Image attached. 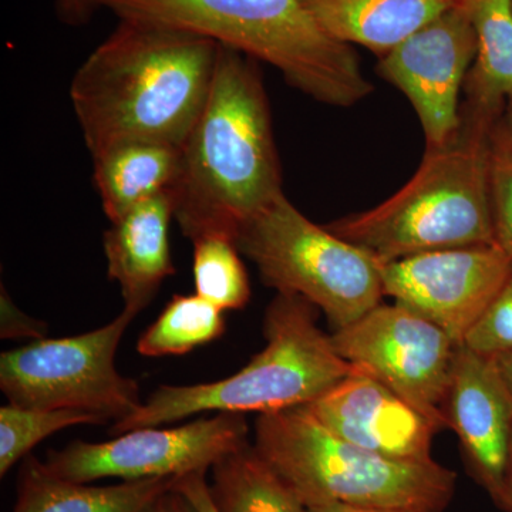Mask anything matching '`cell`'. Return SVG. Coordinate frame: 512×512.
I'll return each instance as SVG.
<instances>
[{"label":"cell","instance_id":"obj_1","mask_svg":"<svg viewBox=\"0 0 512 512\" xmlns=\"http://www.w3.org/2000/svg\"><path fill=\"white\" fill-rule=\"evenodd\" d=\"M218 49L185 30L120 19L70 86L87 150L128 140L183 147L207 103Z\"/></svg>","mask_w":512,"mask_h":512},{"label":"cell","instance_id":"obj_2","mask_svg":"<svg viewBox=\"0 0 512 512\" xmlns=\"http://www.w3.org/2000/svg\"><path fill=\"white\" fill-rule=\"evenodd\" d=\"M282 191L271 109L255 60L220 45L207 103L183 144L171 191L174 220L191 242L235 241Z\"/></svg>","mask_w":512,"mask_h":512},{"label":"cell","instance_id":"obj_3","mask_svg":"<svg viewBox=\"0 0 512 512\" xmlns=\"http://www.w3.org/2000/svg\"><path fill=\"white\" fill-rule=\"evenodd\" d=\"M119 19L207 37L282 73L319 103L350 107L373 92L352 46L320 28L303 0H99Z\"/></svg>","mask_w":512,"mask_h":512},{"label":"cell","instance_id":"obj_4","mask_svg":"<svg viewBox=\"0 0 512 512\" xmlns=\"http://www.w3.org/2000/svg\"><path fill=\"white\" fill-rule=\"evenodd\" d=\"M493 124L461 111L447 143L426 148L409 183L369 211L326 225L333 234L375 255L382 264L440 249L491 245Z\"/></svg>","mask_w":512,"mask_h":512},{"label":"cell","instance_id":"obj_5","mask_svg":"<svg viewBox=\"0 0 512 512\" xmlns=\"http://www.w3.org/2000/svg\"><path fill=\"white\" fill-rule=\"evenodd\" d=\"M256 453L303 507L346 504L384 512H443L457 474L437 461H402L340 439L306 407L258 414Z\"/></svg>","mask_w":512,"mask_h":512},{"label":"cell","instance_id":"obj_6","mask_svg":"<svg viewBox=\"0 0 512 512\" xmlns=\"http://www.w3.org/2000/svg\"><path fill=\"white\" fill-rule=\"evenodd\" d=\"M318 308L292 293H278L266 309V346L235 375L191 386H160L111 427L113 436L158 427L204 412L272 413L308 406L342 382L353 367L316 320Z\"/></svg>","mask_w":512,"mask_h":512},{"label":"cell","instance_id":"obj_7","mask_svg":"<svg viewBox=\"0 0 512 512\" xmlns=\"http://www.w3.org/2000/svg\"><path fill=\"white\" fill-rule=\"evenodd\" d=\"M235 244L254 262L266 286L311 302L335 330L382 303V262L313 224L285 194L252 218Z\"/></svg>","mask_w":512,"mask_h":512},{"label":"cell","instance_id":"obj_8","mask_svg":"<svg viewBox=\"0 0 512 512\" xmlns=\"http://www.w3.org/2000/svg\"><path fill=\"white\" fill-rule=\"evenodd\" d=\"M136 316L123 311L83 335L33 340L0 355V390L28 409L80 410L104 421L126 419L143 404L134 379L121 375L116 353Z\"/></svg>","mask_w":512,"mask_h":512},{"label":"cell","instance_id":"obj_9","mask_svg":"<svg viewBox=\"0 0 512 512\" xmlns=\"http://www.w3.org/2000/svg\"><path fill=\"white\" fill-rule=\"evenodd\" d=\"M346 362L402 396L441 430L460 346L429 319L400 303L377 305L352 325L332 333Z\"/></svg>","mask_w":512,"mask_h":512},{"label":"cell","instance_id":"obj_10","mask_svg":"<svg viewBox=\"0 0 512 512\" xmlns=\"http://www.w3.org/2000/svg\"><path fill=\"white\" fill-rule=\"evenodd\" d=\"M248 433L244 414L218 413L173 429L127 431L103 443L76 440L50 450L45 463L56 476L82 484L101 478H178L208 473L221 458L247 446Z\"/></svg>","mask_w":512,"mask_h":512},{"label":"cell","instance_id":"obj_11","mask_svg":"<svg viewBox=\"0 0 512 512\" xmlns=\"http://www.w3.org/2000/svg\"><path fill=\"white\" fill-rule=\"evenodd\" d=\"M511 266V256L495 244L406 256L383 265L384 296L429 319L463 346Z\"/></svg>","mask_w":512,"mask_h":512},{"label":"cell","instance_id":"obj_12","mask_svg":"<svg viewBox=\"0 0 512 512\" xmlns=\"http://www.w3.org/2000/svg\"><path fill=\"white\" fill-rule=\"evenodd\" d=\"M477 50L464 0L380 57L377 74L409 99L427 148L443 146L461 124L460 93Z\"/></svg>","mask_w":512,"mask_h":512},{"label":"cell","instance_id":"obj_13","mask_svg":"<svg viewBox=\"0 0 512 512\" xmlns=\"http://www.w3.org/2000/svg\"><path fill=\"white\" fill-rule=\"evenodd\" d=\"M303 407L326 429L357 447L393 460H433L431 447L441 427L357 367Z\"/></svg>","mask_w":512,"mask_h":512},{"label":"cell","instance_id":"obj_14","mask_svg":"<svg viewBox=\"0 0 512 512\" xmlns=\"http://www.w3.org/2000/svg\"><path fill=\"white\" fill-rule=\"evenodd\" d=\"M447 429L454 430L468 470L503 508L505 467L512 436V393L493 356L460 346L446 400Z\"/></svg>","mask_w":512,"mask_h":512},{"label":"cell","instance_id":"obj_15","mask_svg":"<svg viewBox=\"0 0 512 512\" xmlns=\"http://www.w3.org/2000/svg\"><path fill=\"white\" fill-rule=\"evenodd\" d=\"M174 220L171 192L141 202L104 232L107 276L120 286L124 311H144L168 276L175 274L170 249Z\"/></svg>","mask_w":512,"mask_h":512},{"label":"cell","instance_id":"obj_16","mask_svg":"<svg viewBox=\"0 0 512 512\" xmlns=\"http://www.w3.org/2000/svg\"><path fill=\"white\" fill-rule=\"evenodd\" d=\"M177 478H146L107 487L56 476L45 461L29 454L19 468L12 512H148Z\"/></svg>","mask_w":512,"mask_h":512},{"label":"cell","instance_id":"obj_17","mask_svg":"<svg viewBox=\"0 0 512 512\" xmlns=\"http://www.w3.org/2000/svg\"><path fill=\"white\" fill-rule=\"evenodd\" d=\"M93 180L107 220L114 222L141 202L171 192L177 184L183 147L128 140L93 154Z\"/></svg>","mask_w":512,"mask_h":512},{"label":"cell","instance_id":"obj_18","mask_svg":"<svg viewBox=\"0 0 512 512\" xmlns=\"http://www.w3.org/2000/svg\"><path fill=\"white\" fill-rule=\"evenodd\" d=\"M457 0H303L320 28L383 57Z\"/></svg>","mask_w":512,"mask_h":512},{"label":"cell","instance_id":"obj_19","mask_svg":"<svg viewBox=\"0 0 512 512\" xmlns=\"http://www.w3.org/2000/svg\"><path fill=\"white\" fill-rule=\"evenodd\" d=\"M477 36L461 111L495 124L512 99V0H464Z\"/></svg>","mask_w":512,"mask_h":512},{"label":"cell","instance_id":"obj_20","mask_svg":"<svg viewBox=\"0 0 512 512\" xmlns=\"http://www.w3.org/2000/svg\"><path fill=\"white\" fill-rule=\"evenodd\" d=\"M210 471V493L220 512L305 511L251 444L221 458Z\"/></svg>","mask_w":512,"mask_h":512},{"label":"cell","instance_id":"obj_21","mask_svg":"<svg viewBox=\"0 0 512 512\" xmlns=\"http://www.w3.org/2000/svg\"><path fill=\"white\" fill-rule=\"evenodd\" d=\"M224 311L194 295H174L156 322L138 339L141 356H181L225 333Z\"/></svg>","mask_w":512,"mask_h":512},{"label":"cell","instance_id":"obj_22","mask_svg":"<svg viewBox=\"0 0 512 512\" xmlns=\"http://www.w3.org/2000/svg\"><path fill=\"white\" fill-rule=\"evenodd\" d=\"M192 245L195 293L224 312L245 308L251 298V285L235 241L204 237Z\"/></svg>","mask_w":512,"mask_h":512},{"label":"cell","instance_id":"obj_23","mask_svg":"<svg viewBox=\"0 0 512 512\" xmlns=\"http://www.w3.org/2000/svg\"><path fill=\"white\" fill-rule=\"evenodd\" d=\"M104 423L100 416L80 410L28 409L10 403L0 407V476L5 477L40 441L57 431Z\"/></svg>","mask_w":512,"mask_h":512},{"label":"cell","instance_id":"obj_24","mask_svg":"<svg viewBox=\"0 0 512 512\" xmlns=\"http://www.w3.org/2000/svg\"><path fill=\"white\" fill-rule=\"evenodd\" d=\"M490 194L495 245L512 258V140L498 123L491 133Z\"/></svg>","mask_w":512,"mask_h":512},{"label":"cell","instance_id":"obj_25","mask_svg":"<svg viewBox=\"0 0 512 512\" xmlns=\"http://www.w3.org/2000/svg\"><path fill=\"white\" fill-rule=\"evenodd\" d=\"M464 346L487 356L512 350V266L483 318L468 333Z\"/></svg>","mask_w":512,"mask_h":512},{"label":"cell","instance_id":"obj_26","mask_svg":"<svg viewBox=\"0 0 512 512\" xmlns=\"http://www.w3.org/2000/svg\"><path fill=\"white\" fill-rule=\"evenodd\" d=\"M47 326L40 320L29 318L25 313L20 312L13 302L10 301L8 293L2 288V338H32L43 339L46 335Z\"/></svg>","mask_w":512,"mask_h":512},{"label":"cell","instance_id":"obj_27","mask_svg":"<svg viewBox=\"0 0 512 512\" xmlns=\"http://www.w3.org/2000/svg\"><path fill=\"white\" fill-rule=\"evenodd\" d=\"M174 490L183 495L194 512H220L212 500L210 483L204 471L178 477L174 483Z\"/></svg>","mask_w":512,"mask_h":512},{"label":"cell","instance_id":"obj_28","mask_svg":"<svg viewBox=\"0 0 512 512\" xmlns=\"http://www.w3.org/2000/svg\"><path fill=\"white\" fill-rule=\"evenodd\" d=\"M99 8V0H57L60 18L72 25L87 22Z\"/></svg>","mask_w":512,"mask_h":512},{"label":"cell","instance_id":"obj_29","mask_svg":"<svg viewBox=\"0 0 512 512\" xmlns=\"http://www.w3.org/2000/svg\"><path fill=\"white\" fill-rule=\"evenodd\" d=\"M148 512H194L188 501L178 491L165 493Z\"/></svg>","mask_w":512,"mask_h":512},{"label":"cell","instance_id":"obj_30","mask_svg":"<svg viewBox=\"0 0 512 512\" xmlns=\"http://www.w3.org/2000/svg\"><path fill=\"white\" fill-rule=\"evenodd\" d=\"M495 366L512 393V350L493 356Z\"/></svg>","mask_w":512,"mask_h":512},{"label":"cell","instance_id":"obj_31","mask_svg":"<svg viewBox=\"0 0 512 512\" xmlns=\"http://www.w3.org/2000/svg\"><path fill=\"white\" fill-rule=\"evenodd\" d=\"M503 510L512 512V436L508 448L507 467H505V488Z\"/></svg>","mask_w":512,"mask_h":512},{"label":"cell","instance_id":"obj_32","mask_svg":"<svg viewBox=\"0 0 512 512\" xmlns=\"http://www.w3.org/2000/svg\"><path fill=\"white\" fill-rule=\"evenodd\" d=\"M303 512H384L375 510H365V508L352 507V505L330 503L312 505V507H305Z\"/></svg>","mask_w":512,"mask_h":512},{"label":"cell","instance_id":"obj_33","mask_svg":"<svg viewBox=\"0 0 512 512\" xmlns=\"http://www.w3.org/2000/svg\"><path fill=\"white\" fill-rule=\"evenodd\" d=\"M498 124H500V127L503 128L504 133L507 134V136L512 140V99L508 100L507 106H505L503 117H501L500 121H498Z\"/></svg>","mask_w":512,"mask_h":512}]
</instances>
